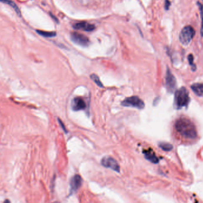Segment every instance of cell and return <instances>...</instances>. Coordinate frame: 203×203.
Wrapping results in <instances>:
<instances>
[{
    "label": "cell",
    "instance_id": "20",
    "mask_svg": "<svg viewBox=\"0 0 203 203\" xmlns=\"http://www.w3.org/2000/svg\"><path fill=\"white\" fill-rule=\"evenodd\" d=\"M200 33H201V36H203V17H202V25H201Z\"/></svg>",
    "mask_w": 203,
    "mask_h": 203
},
{
    "label": "cell",
    "instance_id": "11",
    "mask_svg": "<svg viewBox=\"0 0 203 203\" xmlns=\"http://www.w3.org/2000/svg\"><path fill=\"white\" fill-rule=\"evenodd\" d=\"M193 92L198 96H203V83H194L191 86Z\"/></svg>",
    "mask_w": 203,
    "mask_h": 203
},
{
    "label": "cell",
    "instance_id": "5",
    "mask_svg": "<svg viewBox=\"0 0 203 203\" xmlns=\"http://www.w3.org/2000/svg\"><path fill=\"white\" fill-rule=\"evenodd\" d=\"M71 39L75 44L83 47L89 46L91 43L88 36L76 32H73L71 33Z\"/></svg>",
    "mask_w": 203,
    "mask_h": 203
},
{
    "label": "cell",
    "instance_id": "10",
    "mask_svg": "<svg viewBox=\"0 0 203 203\" xmlns=\"http://www.w3.org/2000/svg\"><path fill=\"white\" fill-rule=\"evenodd\" d=\"M82 184V179L80 176L76 175L71 180V194L78 191Z\"/></svg>",
    "mask_w": 203,
    "mask_h": 203
},
{
    "label": "cell",
    "instance_id": "7",
    "mask_svg": "<svg viewBox=\"0 0 203 203\" xmlns=\"http://www.w3.org/2000/svg\"><path fill=\"white\" fill-rule=\"evenodd\" d=\"M176 86V80L170 69H167L166 75V87L169 93H173Z\"/></svg>",
    "mask_w": 203,
    "mask_h": 203
},
{
    "label": "cell",
    "instance_id": "9",
    "mask_svg": "<svg viewBox=\"0 0 203 203\" xmlns=\"http://www.w3.org/2000/svg\"><path fill=\"white\" fill-rule=\"evenodd\" d=\"M73 28L76 30H82L86 32L93 31L95 29V25L89 24L86 21H80L75 23L73 24Z\"/></svg>",
    "mask_w": 203,
    "mask_h": 203
},
{
    "label": "cell",
    "instance_id": "13",
    "mask_svg": "<svg viewBox=\"0 0 203 203\" xmlns=\"http://www.w3.org/2000/svg\"><path fill=\"white\" fill-rule=\"evenodd\" d=\"M0 1L4 4L9 5L11 7H12L14 10V11L18 14V16H21V12L19 8L17 6V4L14 1H13L12 0H0Z\"/></svg>",
    "mask_w": 203,
    "mask_h": 203
},
{
    "label": "cell",
    "instance_id": "14",
    "mask_svg": "<svg viewBox=\"0 0 203 203\" xmlns=\"http://www.w3.org/2000/svg\"><path fill=\"white\" fill-rule=\"evenodd\" d=\"M36 31L39 35L45 38H53L57 35V33L56 32H48L41 30H36Z\"/></svg>",
    "mask_w": 203,
    "mask_h": 203
},
{
    "label": "cell",
    "instance_id": "19",
    "mask_svg": "<svg viewBox=\"0 0 203 203\" xmlns=\"http://www.w3.org/2000/svg\"><path fill=\"white\" fill-rule=\"evenodd\" d=\"M58 122H59V123H60V126H61V128L63 129V130L66 132V133H67V130L66 129V128H65V126H64V124H63V122H61V120H60V119H58Z\"/></svg>",
    "mask_w": 203,
    "mask_h": 203
},
{
    "label": "cell",
    "instance_id": "21",
    "mask_svg": "<svg viewBox=\"0 0 203 203\" xmlns=\"http://www.w3.org/2000/svg\"><path fill=\"white\" fill-rule=\"evenodd\" d=\"M50 16L52 17V18H53V19H54V20H56L57 22H58V19H57V18H56V17H55V16H54L53 14H52L51 13H50Z\"/></svg>",
    "mask_w": 203,
    "mask_h": 203
},
{
    "label": "cell",
    "instance_id": "3",
    "mask_svg": "<svg viewBox=\"0 0 203 203\" xmlns=\"http://www.w3.org/2000/svg\"><path fill=\"white\" fill-rule=\"evenodd\" d=\"M195 34V30L191 26L184 27L179 35V41L184 46L188 45Z\"/></svg>",
    "mask_w": 203,
    "mask_h": 203
},
{
    "label": "cell",
    "instance_id": "6",
    "mask_svg": "<svg viewBox=\"0 0 203 203\" xmlns=\"http://www.w3.org/2000/svg\"><path fill=\"white\" fill-rule=\"evenodd\" d=\"M101 164L105 167L110 168L118 173L120 172V167L119 163L115 159L111 157L107 156L103 158L101 162Z\"/></svg>",
    "mask_w": 203,
    "mask_h": 203
},
{
    "label": "cell",
    "instance_id": "16",
    "mask_svg": "<svg viewBox=\"0 0 203 203\" xmlns=\"http://www.w3.org/2000/svg\"><path fill=\"white\" fill-rule=\"evenodd\" d=\"M90 78H91V79L99 86V87H101V88H104V86L102 83V82H101L99 77L95 75V74H92L91 75H90Z\"/></svg>",
    "mask_w": 203,
    "mask_h": 203
},
{
    "label": "cell",
    "instance_id": "4",
    "mask_svg": "<svg viewBox=\"0 0 203 203\" xmlns=\"http://www.w3.org/2000/svg\"><path fill=\"white\" fill-rule=\"evenodd\" d=\"M124 107H131L138 109H143L145 107L144 101L137 96H132L125 99L121 103Z\"/></svg>",
    "mask_w": 203,
    "mask_h": 203
},
{
    "label": "cell",
    "instance_id": "8",
    "mask_svg": "<svg viewBox=\"0 0 203 203\" xmlns=\"http://www.w3.org/2000/svg\"><path fill=\"white\" fill-rule=\"evenodd\" d=\"M72 109L73 111H77L79 110H84L87 108L86 103L85 100L82 97H75L74 98L71 103Z\"/></svg>",
    "mask_w": 203,
    "mask_h": 203
},
{
    "label": "cell",
    "instance_id": "17",
    "mask_svg": "<svg viewBox=\"0 0 203 203\" xmlns=\"http://www.w3.org/2000/svg\"><path fill=\"white\" fill-rule=\"evenodd\" d=\"M188 61H189V63L190 64V65L192 66V71H195L196 69V66L194 64L193 61H194V57L192 54H189L188 56Z\"/></svg>",
    "mask_w": 203,
    "mask_h": 203
},
{
    "label": "cell",
    "instance_id": "18",
    "mask_svg": "<svg viewBox=\"0 0 203 203\" xmlns=\"http://www.w3.org/2000/svg\"><path fill=\"white\" fill-rule=\"evenodd\" d=\"M170 2L169 0H165V9H166V10H168L170 8Z\"/></svg>",
    "mask_w": 203,
    "mask_h": 203
},
{
    "label": "cell",
    "instance_id": "15",
    "mask_svg": "<svg viewBox=\"0 0 203 203\" xmlns=\"http://www.w3.org/2000/svg\"><path fill=\"white\" fill-rule=\"evenodd\" d=\"M159 147L165 151H170L173 149V146L172 144L167 142H160L159 144Z\"/></svg>",
    "mask_w": 203,
    "mask_h": 203
},
{
    "label": "cell",
    "instance_id": "12",
    "mask_svg": "<svg viewBox=\"0 0 203 203\" xmlns=\"http://www.w3.org/2000/svg\"><path fill=\"white\" fill-rule=\"evenodd\" d=\"M144 155H145V158L149 160L150 162L153 163H159V159L156 157L155 154L151 151H146L144 152Z\"/></svg>",
    "mask_w": 203,
    "mask_h": 203
},
{
    "label": "cell",
    "instance_id": "2",
    "mask_svg": "<svg viewBox=\"0 0 203 203\" xmlns=\"http://www.w3.org/2000/svg\"><path fill=\"white\" fill-rule=\"evenodd\" d=\"M190 101L189 92L185 87H182L176 91L174 106L177 109L187 107Z\"/></svg>",
    "mask_w": 203,
    "mask_h": 203
},
{
    "label": "cell",
    "instance_id": "1",
    "mask_svg": "<svg viewBox=\"0 0 203 203\" xmlns=\"http://www.w3.org/2000/svg\"><path fill=\"white\" fill-rule=\"evenodd\" d=\"M176 130L185 138L194 140L197 137V132L194 124L187 118H180L175 124Z\"/></svg>",
    "mask_w": 203,
    "mask_h": 203
}]
</instances>
